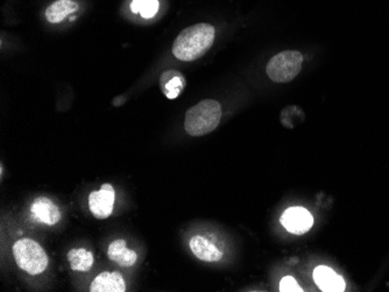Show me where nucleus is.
I'll use <instances>...</instances> for the list:
<instances>
[{"mask_svg":"<svg viewBox=\"0 0 389 292\" xmlns=\"http://www.w3.org/2000/svg\"><path fill=\"white\" fill-rule=\"evenodd\" d=\"M215 28L209 24H197L183 30L173 44L177 60L193 62L202 58L212 46Z\"/></svg>","mask_w":389,"mask_h":292,"instance_id":"f257e3e1","label":"nucleus"},{"mask_svg":"<svg viewBox=\"0 0 389 292\" xmlns=\"http://www.w3.org/2000/svg\"><path fill=\"white\" fill-rule=\"evenodd\" d=\"M222 119V108L218 101L204 99L186 111L184 129L191 137H203L215 131Z\"/></svg>","mask_w":389,"mask_h":292,"instance_id":"f03ea898","label":"nucleus"},{"mask_svg":"<svg viewBox=\"0 0 389 292\" xmlns=\"http://www.w3.org/2000/svg\"><path fill=\"white\" fill-rule=\"evenodd\" d=\"M12 252L18 267L30 275H39L47 269L49 262L47 253L32 239L18 240L12 247Z\"/></svg>","mask_w":389,"mask_h":292,"instance_id":"7ed1b4c3","label":"nucleus"},{"mask_svg":"<svg viewBox=\"0 0 389 292\" xmlns=\"http://www.w3.org/2000/svg\"><path fill=\"white\" fill-rule=\"evenodd\" d=\"M303 55L298 51H284L275 55L268 62V77L275 83H289L302 69Z\"/></svg>","mask_w":389,"mask_h":292,"instance_id":"20e7f679","label":"nucleus"},{"mask_svg":"<svg viewBox=\"0 0 389 292\" xmlns=\"http://www.w3.org/2000/svg\"><path fill=\"white\" fill-rule=\"evenodd\" d=\"M115 192L111 184L102 185L98 191H92L89 196V208L97 219H106L113 212Z\"/></svg>","mask_w":389,"mask_h":292,"instance_id":"39448f33","label":"nucleus"},{"mask_svg":"<svg viewBox=\"0 0 389 292\" xmlns=\"http://www.w3.org/2000/svg\"><path fill=\"white\" fill-rule=\"evenodd\" d=\"M281 224L288 232L302 235L310 231L314 218L305 208H291L282 215Z\"/></svg>","mask_w":389,"mask_h":292,"instance_id":"423d86ee","label":"nucleus"},{"mask_svg":"<svg viewBox=\"0 0 389 292\" xmlns=\"http://www.w3.org/2000/svg\"><path fill=\"white\" fill-rule=\"evenodd\" d=\"M32 215L35 220L46 225L53 226L62 219L58 205L47 197H39L31 206Z\"/></svg>","mask_w":389,"mask_h":292,"instance_id":"0eeeda50","label":"nucleus"},{"mask_svg":"<svg viewBox=\"0 0 389 292\" xmlns=\"http://www.w3.org/2000/svg\"><path fill=\"white\" fill-rule=\"evenodd\" d=\"M189 245L193 255L204 262H218L223 258V252L203 235L193 236Z\"/></svg>","mask_w":389,"mask_h":292,"instance_id":"6e6552de","label":"nucleus"},{"mask_svg":"<svg viewBox=\"0 0 389 292\" xmlns=\"http://www.w3.org/2000/svg\"><path fill=\"white\" fill-rule=\"evenodd\" d=\"M314 281L321 291L342 292L345 290V281L331 268L319 265L314 272Z\"/></svg>","mask_w":389,"mask_h":292,"instance_id":"1a4fd4ad","label":"nucleus"},{"mask_svg":"<svg viewBox=\"0 0 389 292\" xmlns=\"http://www.w3.org/2000/svg\"><path fill=\"white\" fill-rule=\"evenodd\" d=\"M90 291L124 292L126 291V283L119 272H104L92 281Z\"/></svg>","mask_w":389,"mask_h":292,"instance_id":"9d476101","label":"nucleus"},{"mask_svg":"<svg viewBox=\"0 0 389 292\" xmlns=\"http://www.w3.org/2000/svg\"><path fill=\"white\" fill-rule=\"evenodd\" d=\"M186 78L177 70H167L160 77V88L168 99H175L186 88Z\"/></svg>","mask_w":389,"mask_h":292,"instance_id":"9b49d317","label":"nucleus"},{"mask_svg":"<svg viewBox=\"0 0 389 292\" xmlns=\"http://www.w3.org/2000/svg\"><path fill=\"white\" fill-rule=\"evenodd\" d=\"M108 259L113 262L118 263L122 268H129L134 265L138 260V254L126 247L125 240H115L108 245Z\"/></svg>","mask_w":389,"mask_h":292,"instance_id":"f8f14e48","label":"nucleus"},{"mask_svg":"<svg viewBox=\"0 0 389 292\" xmlns=\"http://www.w3.org/2000/svg\"><path fill=\"white\" fill-rule=\"evenodd\" d=\"M78 10L77 4L72 0H56L46 10V18L51 24H58L65 20L69 14Z\"/></svg>","mask_w":389,"mask_h":292,"instance_id":"ddd939ff","label":"nucleus"},{"mask_svg":"<svg viewBox=\"0 0 389 292\" xmlns=\"http://www.w3.org/2000/svg\"><path fill=\"white\" fill-rule=\"evenodd\" d=\"M70 268L74 272H89L94 265V255L84 248L71 249L67 255Z\"/></svg>","mask_w":389,"mask_h":292,"instance_id":"4468645a","label":"nucleus"},{"mask_svg":"<svg viewBox=\"0 0 389 292\" xmlns=\"http://www.w3.org/2000/svg\"><path fill=\"white\" fill-rule=\"evenodd\" d=\"M158 11H159V0H148L145 4V6L142 7L140 14L145 19H151L158 13Z\"/></svg>","mask_w":389,"mask_h":292,"instance_id":"2eb2a0df","label":"nucleus"},{"mask_svg":"<svg viewBox=\"0 0 389 292\" xmlns=\"http://www.w3.org/2000/svg\"><path fill=\"white\" fill-rule=\"evenodd\" d=\"M280 291L282 292H301V286H298V283L295 281V279L287 276L282 279L281 283H280Z\"/></svg>","mask_w":389,"mask_h":292,"instance_id":"dca6fc26","label":"nucleus"},{"mask_svg":"<svg viewBox=\"0 0 389 292\" xmlns=\"http://www.w3.org/2000/svg\"><path fill=\"white\" fill-rule=\"evenodd\" d=\"M147 1L148 0H133L132 4H131V10H132L133 13H140V11L142 10V7L145 6Z\"/></svg>","mask_w":389,"mask_h":292,"instance_id":"f3484780","label":"nucleus"}]
</instances>
